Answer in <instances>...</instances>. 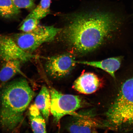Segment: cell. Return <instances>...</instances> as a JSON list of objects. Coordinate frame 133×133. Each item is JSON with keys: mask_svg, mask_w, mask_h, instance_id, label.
<instances>
[{"mask_svg": "<svg viewBox=\"0 0 133 133\" xmlns=\"http://www.w3.org/2000/svg\"><path fill=\"white\" fill-rule=\"evenodd\" d=\"M39 20L35 18L26 17L22 24L19 28V30L24 32H31L37 28Z\"/></svg>", "mask_w": 133, "mask_h": 133, "instance_id": "16", "label": "cell"}, {"mask_svg": "<svg viewBox=\"0 0 133 133\" xmlns=\"http://www.w3.org/2000/svg\"><path fill=\"white\" fill-rule=\"evenodd\" d=\"M103 124L111 130L133 132V77L123 83Z\"/></svg>", "mask_w": 133, "mask_h": 133, "instance_id": "3", "label": "cell"}, {"mask_svg": "<svg viewBox=\"0 0 133 133\" xmlns=\"http://www.w3.org/2000/svg\"><path fill=\"white\" fill-rule=\"evenodd\" d=\"M19 9L33 10L35 7L34 0H11Z\"/></svg>", "mask_w": 133, "mask_h": 133, "instance_id": "17", "label": "cell"}, {"mask_svg": "<svg viewBox=\"0 0 133 133\" xmlns=\"http://www.w3.org/2000/svg\"><path fill=\"white\" fill-rule=\"evenodd\" d=\"M76 64L74 56L71 54L58 55L46 58L45 69L50 77L59 79L70 74Z\"/></svg>", "mask_w": 133, "mask_h": 133, "instance_id": "6", "label": "cell"}, {"mask_svg": "<svg viewBox=\"0 0 133 133\" xmlns=\"http://www.w3.org/2000/svg\"><path fill=\"white\" fill-rule=\"evenodd\" d=\"M37 57L22 49L11 36L0 34V61L5 62L18 59L25 62Z\"/></svg>", "mask_w": 133, "mask_h": 133, "instance_id": "8", "label": "cell"}, {"mask_svg": "<svg viewBox=\"0 0 133 133\" xmlns=\"http://www.w3.org/2000/svg\"><path fill=\"white\" fill-rule=\"evenodd\" d=\"M25 79L11 81L0 91V127L12 132L22 123L24 114L35 96Z\"/></svg>", "mask_w": 133, "mask_h": 133, "instance_id": "2", "label": "cell"}, {"mask_svg": "<svg viewBox=\"0 0 133 133\" xmlns=\"http://www.w3.org/2000/svg\"><path fill=\"white\" fill-rule=\"evenodd\" d=\"M51 0H41L39 4L28 15V17H33L39 20L43 19L50 12Z\"/></svg>", "mask_w": 133, "mask_h": 133, "instance_id": "15", "label": "cell"}, {"mask_svg": "<svg viewBox=\"0 0 133 133\" xmlns=\"http://www.w3.org/2000/svg\"><path fill=\"white\" fill-rule=\"evenodd\" d=\"M103 82L94 73L85 72L81 74L75 81L72 88L81 94H93L102 87Z\"/></svg>", "mask_w": 133, "mask_h": 133, "instance_id": "9", "label": "cell"}, {"mask_svg": "<svg viewBox=\"0 0 133 133\" xmlns=\"http://www.w3.org/2000/svg\"><path fill=\"white\" fill-rule=\"evenodd\" d=\"M50 92L51 101L50 112L57 124L64 116L74 115L76 111L87 105L84 99L79 96L64 94L54 88L50 89Z\"/></svg>", "mask_w": 133, "mask_h": 133, "instance_id": "4", "label": "cell"}, {"mask_svg": "<svg viewBox=\"0 0 133 133\" xmlns=\"http://www.w3.org/2000/svg\"><path fill=\"white\" fill-rule=\"evenodd\" d=\"M22 62L18 59L4 62L0 70V82L2 84H4L19 72Z\"/></svg>", "mask_w": 133, "mask_h": 133, "instance_id": "13", "label": "cell"}, {"mask_svg": "<svg viewBox=\"0 0 133 133\" xmlns=\"http://www.w3.org/2000/svg\"><path fill=\"white\" fill-rule=\"evenodd\" d=\"M20 9L11 0H0V17L5 19L16 17L21 12Z\"/></svg>", "mask_w": 133, "mask_h": 133, "instance_id": "14", "label": "cell"}, {"mask_svg": "<svg viewBox=\"0 0 133 133\" xmlns=\"http://www.w3.org/2000/svg\"><path fill=\"white\" fill-rule=\"evenodd\" d=\"M122 58L112 57L100 61H77V64L86 65L99 68L106 71L115 78V73L120 67Z\"/></svg>", "mask_w": 133, "mask_h": 133, "instance_id": "10", "label": "cell"}, {"mask_svg": "<svg viewBox=\"0 0 133 133\" xmlns=\"http://www.w3.org/2000/svg\"><path fill=\"white\" fill-rule=\"evenodd\" d=\"M66 127L71 133L96 132L97 129L104 127L103 123L96 117L91 110L76 112Z\"/></svg>", "mask_w": 133, "mask_h": 133, "instance_id": "7", "label": "cell"}, {"mask_svg": "<svg viewBox=\"0 0 133 133\" xmlns=\"http://www.w3.org/2000/svg\"><path fill=\"white\" fill-rule=\"evenodd\" d=\"M51 97L50 90L43 86L36 96L35 104L42 114L46 122L49 121L51 107Z\"/></svg>", "mask_w": 133, "mask_h": 133, "instance_id": "11", "label": "cell"}, {"mask_svg": "<svg viewBox=\"0 0 133 133\" xmlns=\"http://www.w3.org/2000/svg\"><path fill=\"white\" fill-rule=\"evenodd\" d=\"M62 30L63 39L78 54L94 51L110 39L121 25L113 13L97 10L75 15Z\"/></svg>", "mask_w": 133, "mask_h": 133, "instance_id": "1", "label": "cell"}, {"mask_svg": "<svg viewBox=\"0 0 133 133\" xmlns=\"http://www.w3.org/2000/svg\"><path fill=\"white\" fill-rule=\"evenodd\" d=\"M61 30L53 26L38 25L31 32L16 33L11 36L22 49L31 53L43 43L54 39Z\"/></svg>", "mask_w": 133, "mask_h": 133, "instance_id": "5", "label": "cell"}, {"mask_svg": "<svg viewBox=\"0 0 133 133\" xmlns=\"http://www.w3.org/2000/svg\"><path fill=\"white\" fill-rule=\"evenodd\" d=\"M29 116L32 130L34 133H46V121L42 114L35 104L29 109Z\"/></svg>", "mask_w": 133, "mask_h": 133, "instance_id": "12", "label": "cell"}]
</instances>
